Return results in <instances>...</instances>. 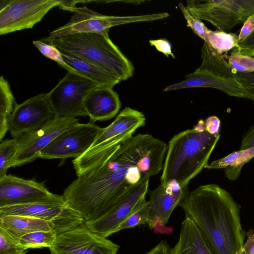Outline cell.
<instances>
[{"instance_id":"cell-34","label":"cell","mask_w":254,"mask_h":254,"mask_svg":"<svg viewBox=\"0 0 254 254\" xmlns=\"http://www.w3.org/2000/svg\"><path fill=\"white\" fill-rule=\"evenodd\" d=\"M235 74L245 91V98L249 99L254 103V72L236 73Z\"/></svg>"},{"instance_id":"cell-17","label":"cell","mask_w":254,"mask_h":254,"mask_svg":"<svg viewBox=\"0 0 254 254\" xmlns=\"http://www.w3.org/2000/svg\"><path fill=\"white\" fill-rule=\"evenodd\" d=\"M194 87H208L223 91L229 96L245 98V93L241 83L236 79L218 76L213 73L198 68L194 72L185 75V79L170 85L164 91Z\"/></svg>"},{"instance_id":"cell-4","label":"cell","mask_w":254,"mask_h":254,"mask_svg":"<svg viewBox=\"0 0 254 254\" xmlns=\"http://www.w3.org/2000/svg\"><path fill=\"white\" fill-rule=\"evenodd\" d=\"M40 40L99 67L120 81L133 75V64L111 41L109 33H79Z\"/></svg>"},{"instance_id":"cell-5","label":"cell","mask_w":254,"mask_h":254,"mask_svg":"<svg viewBox=\"0 0 254 254\" xmlns=\"http://www.w3.org/2000/svg\"><path fill=\"white\" fill-rule=\"evenodd\" d=\"M73 12L65 25L50 32L48 38H60L79 33H109L112 27L136 22L152 21L169 16L166 12L135 16L106 15L94 11L85 6H73L67 9Z\"/></svg>"},{"instance_id":"cell-42","label":"cell","mask_w":254,"mask_h":254,"mask_svg":"<svg viewBox=\"0 0 254 254\" xmlns=\"http://www.w3.org/2000/svg\"><path fill=\"white\" fill-rule=\"evenodd\" d=\"M241 254H247L244 249L243 250Z\"/></svg>"},{"instance_id":"cell-29","label":"cell","mask_w":254,"mask_h":254,"mask_svg":"<svg viewBox=\"0 0 254 254\" xmlns=\"http://www.w3.org/2000/svg\"><path fill=\"white\" fill-rule=\"evenodd\" d=\"M224 56L234 73L254 72V57L244 55L237 49Z\"/></svg>"},{"instance_id":"cell-13","label":"cell","mask_w":254,"mask_h":254,"mask_svg":"<svg viewBox=\"0 0 254 254\" xmlns=\"http://www.w3.org/2000/svg\"><path fill=\"white\" fill-rule=\"evenodd\" d=\"M42 184L11 174L0 179V207L38 202H64Z\"/></svg>"},{"instance_id":"cell-41","label":"cell","mask_w":254,"mask_h":254,"mask_svg":"<svg viewBox=\"0 0 254 254\" xmlns=\"http://www.w3.org/2000/svg\"><path fill=\"white\" fill-rule=\"evenodd\" d=\"M247 238L243 249L247 254H254V230H249L247 233Z\"/></svg>"},{"instance_id":"cell-35","label":"cell","mask_w":254,"mask_h":254,"mask_svg":"<svg viewBox=\"0 0 254 254\" xmlns=\"http://www.w3.org/2000/svg\"><path fill=\"white\" fill-rule=\"evenodd\" d=\"M236 49L244 55L254 57V30Z\"/></svg>"},{"instance_id":"cell-8","label":"cell","mask_w":254,"mask_h":254,"mask_svg":"<svg viewBox=\"0 0 254 254\" xmlns=\"http://www.w3.org/2000/svg\"><path fill=\"white\" fill-rule=\"evenodd\" d=\"M79 124L76 118L56 116L40 128L24 132L14 138L16 151L11 167L33 161L41 150L65 130Z\"/></svg>"},{"instance_id":"cell-20","label":"cell","mask_w":254,"mask_h":254,"mask_svg":"<svg viewBox=\"0 0 254 254\" xmlns=\"http://www.w3.org/2000/svg\"><path fill=\"white\" fill-rule=\"evenodd\" d=\"M0 228L2 229L19 243L23 236L37 231L54 232V223L45 220L24 215L0 216Z\"/></svg>"},{"instance_id":"cell-9","label":"cell","mask_w":254,"mask_h":254,"mask_svg":"<svg viewBox=\"0 0 254 254\" xmlns=\"http://www.w3.org/2000/svg\"><path fill=\"white\" fill-rule=\"evenodd\" d=\"M60 0H8L0 9V35L31 29Z\"/></svg>"},{"instance_id":"cell-40","label":"cell","mask_w":254,"mask_h":254,"mask_svg":"<svg viewBox=\"0 0 254 254\" xmlns=\"http://www.w3.org/2000/svg\"><path fill=\"white\" fill-rule=\"evenodd\" d=\"M171 249L166 241H162L146 254H170Z\"/></svg>"},{"instance_id":"cell-23","label":"cell","mask_w":254,"mask_h":254,"mask_svg":"<svg viewBox=\"0 0 254 254\" xmlns=\"http://www.w3.org/2000/svg\"><path fill=\"white\" fill-rule=\"evenodd\" d=\"M254 157V147L234 151L207 164L204 168L224 169L225 177L231 181H235L240 176L244 165Z\"/></svg>"},{"instance_id":"cell-6","label":"cell","mask_w":254,"mask_h":254,"mask_svg":"<svg viewBox=\"0 0 254 254\" xmlns=\"http://www.w3.org/2000/svg\"><path fill=\"white\" fill-rule=\"evenodd\" d=\"M186 7L193 16L228 32L254 14V0H191Z\"/></svg>"},{"instance_id":"cell-24","label":"cell","mask_w":254,"mask_h":254,"mask_svg":"<svg viewBox=\"0 0 254 254\" xmlns=\"http://www.w3.org/2000/svg\"><path fill=\"white\" fill-rule=\"evenodd\" d=\"M201 59L199 69L206 70L219 77L236 78L235 73L230 67L224 55L217 53L205 42L201 49Z\"/></svg>"},{"instance_id":"cell-10","label":"cell","mask_w":254,"mask_h":254,"mask_svg":"<svg viewBox=\"0 0 254 254\" xmlns=\"http://www.w3.org/2000/svg\"><path fill=\"white\" fill-rule=\"evenodd\" d=\"M20 215L33 217L54 224L58 235L83 223L80 215L65 201L38 202L0 207V216Z\"/></svg>"},{"instance_id":"cell-38","label":"cell","mask_w":254,"mask_h":254,"mask_svg":"<svg viewBox=\"0 0 254 254\" xmlns=\"http://www.w3.org/2000/svg\"><path fill=\"white\" fill-rule=\"evenodd\" d=\"M205 130L212 134H219L221 122L215 116L209 117L205 121Z\"/></svg>"},{"instance_id":"cell-14","label":"cell","mask_w":254,"mask_h":254,"mask_svg":"<svg viewBox=\"0 0 254 254\" xmlns=\"http://www.w3.org/2000/svg\"><path fill=\"white\" fill-rule=\"evenodd\" d=\"M56 117L47 96L41 93L21 104L15 103L8 120V130L12 138L43 127Z\"/></svg>"},{"instance_id":"cell-15","label":"cell","mask_w":254,"mask_h":254,"mask_svg":"<svg viewBox=\"0 0 254 254\" xmlns=\"http://www.w3.org/2000/svg\"><path fill=\"white\" fill-rule=\"evenodd\" d=\"M189 193L188 186L182 187L174 180L160 183L150 191L147 223L150 229L156 233H168L165 226L171 214Z\"/></svg>"},{"instance_id":"cell-22","label":"cell","mask_w":254,"mask_h":254,"mask_svg":"<svg viewBox=\"0 0 254 254\" xmlns=\"http://www.w3.org/2000/svg\"><path fill=\"white\" fill-rule=\"evenodd\" d=\"M61 52L67 64L80 72L83 77L92 81L98 86L113 87L121 81L106 71L93 64L67 53Z\"/></svg>"},{"instance_id":"cell-27","label":"cell","mask_w":254,"mask_h":254,"mask_svg":"<svg viewBox=\"0 0 254 254\" xmlns=\"http://www.w3.org/2000/svg\"><path fill=\"white\" fill-rule=\"evenodd\" d=\"M57 234L53 231H37L26 234L20 239L19 244L25 249L50 248L55 243Z\"/></svg>"},{"instance_id":"cell-2","label":"cell","mask_w":254,"mask_h":254,"mask_svg":"<svg viewBox=\"0 0 254 254\" xmlns=\"http://www.w3.org/2000/svg\"><path fill=\"white\" fill-rule=\"evenodd\" d=\"M195 224L212 254H241L244 234L240 206L217 184L202 185L179 205Z\"/></svg>"},{"instance_id":"cell-7","label":"cell","mask_w":254,"mask_h":254,"mask_svg":"<svg viewBox=\"0 0 254 254\" xmlns=\"http://www.w3.org/2000/svg\"><path fill=\"white\" fill-rule=\"evenodd\" d=\"M97 86L88 79L67 72L47 96L56 116L85 117L84 101Z\"/></svg>"},{"instance_id":"cell-18","label":"cell","mask_w":254,"mask_h":254,"mask_svg":"<svg viewBox=\"0 0 254 254\" xmlns=\"http://www.w3.org/2000/svg\"><path fill=\"white\" fill-rule=\"evenodd\" d=\"M145 117L142 112L127 107L110 125L99 128L97 135L89 149L98 147L124 136L133 135L137 128L145 126Z\"/></svg>"},{"instance_id":"cell-36","label":"cell","mask_w":254,"mask_h":254,"mask_svg":"<svg viewBox=\"0 0 254 254\" xmlns=\"http://www.w3.org/2000/svg\"><path fill=\"white\" fill-rule=\"evenodd\" d=\"M150 44L153 46L159 52L168 57L169 56L175 59V56L172 52L171 45L166 39H160L149 40Z\"/></svg>"},{"instance_id":"cell-33","label":"cell","mask_w":254,"mask_h":254,"mask_svg":"<svg viewBox=\"0 0 254 254\" xmlns=\"http://www.w3.org/2000/svg\"><path fill=\"white\" fill-rule=\"evenodd\" d=\"M179 6L187 22V26L190 27L195 34L206 42L208 28L200 19L191 15L182 2L179 3Z\"/></svg>"},{"instance_id":"cell-26","label":"cell","mask_w":254,"mask_h":254,"mask_svg":"<svg viewBox=\"0 0 254 254\" xmlns=\"http://www.w3.org/2000/svg\"><path fill=\"white\" fill-rule=\"evenodd\" d=\"M205 42L217 53L223 54L235 48H238L239 36L233 33L208 29Z\"/></svg>"},{"instance_id":"cell-28","label":"cell","mask_w":254,"mask_h":254,"mask_svg":"<svg viewBox=\"0 0 254 254\" xmlns=\"http://www.w3.org/2000/svg\"><path fill=\"white\" fill-rule=\"evenodd\" d=\"M33 44L43 55L56 62L60 66L67 70V72L83 77L80 72L66 64L62 52L55 46L40 40L33 41Z\"/></svg>"},{"instance_id":"cell-16","label":"cell","mask_w":254,"mask_h":254,"mask_svg":"<svg viewBox=\"0 0 254 254\" xmlns=\"http://www.w3.org/2000/svg\"><path fill=\"white\" fill-rule=\"evenodd\" d=\"M149 179L144 181L120 204L98 219L83 222L91 231L104 238L119 232L121 224L146 199Z\"/></svg>"},{"instance_id":"cell-19","label":"cell","mask_w":254,"mask_h":254,"mask_svg":"<svg viewBox=\"0 0 254 254\" xmlns=\"http://www.w3.org/2000/svg\"><path fill=\"white\" fill-rule=\"evenodd\" d=\"M121 103L118 94L109 86H97L86 96L83 107L91 121H102L114 118Z\"/></svg>"},{"instance_id":"cell-11","label":"cell","mask_w":254,"mask_h":254,"mask_svg":"<svg viewBox=\"0 0 254 254\" xmlns=\"http://www.w3.org/2000/svg\"><path fill=\"white\" fill-rule=\"evenodd\" d=\"M120 247L89 230L84 223L57 235L51 254H117Z\"/></svg>"},{"instance_id":"cell-39","label":"cell","mask_w":254,"mask_h":254,"mask_svg":"<svg viewBox=\"0 0 254 254\" xmlns=\"http://www.w3.org/2000/svg\"><path fill=\"white\" fill-rule=\"evenodd\" d=\"M254 147V125L252 126L242 139L240 150Z\"/></svg>"},{"instance_id":"cell-3","label":"cell","mask_w":254,"mask_h":254,"mask_svg":"<svg viewBox=\"0 0 254 254\" xmlns=\"http://www.w3.org/2000/svg\"><path fill=\"white\" fill-rule=\"evenodd\" d=\"M219 138L220 134L193 128L175 135L168 143L160 183L174 180L188 186L208 164Z\"/></svg>"},{"instance_id":"cell-12","label":"cell","mask_w":254,"mask_h":254,"mask_svg":"<svg viewBox=\"0 0 254 254\" xmlns=\"http://www.w3.org/2000/svg\"><path fill=\"white\" fill-rule=\"evenodd\" d=\"M99 128L91 122L79 123L59 135L40 151L38 157L46 159L77 158L90 147Z\"/></svg>"},{"instance_id":"cell-25","label":"cell","mask_w":254,"mask_h":254,"mask_svg":"<svg viewBox=\"0 0 254 254\" xmlns=\"http://www.w3.org/2000/svg\"><path fill=\"white\" fill-rule=\"evenodd\" d=\"M15 100L8 81L0 78V141L8 130V120L14 107Z\"/></svg>"},{"instance_id":"cell-37","label":"cell","mask_w":254,"mask_h":254,"mask_svg":"<svg viewBox=\"0 0 254 254\" xmlns=\"http://www.w3.org/2000/svg\"><path fill=\"white\" fill-rule=\"evenodd\" d=\"M254 30V14L244 23L239 36L238 44L243 42Z\"/></svg>"},{"instance_id":"cell-30","label":"cell","mask_w":254,"mask_h":254,"mask_svg":"<svg viewBox=\"0 0 254 254\" xmlns=\"http://www.w3.org/2000/svg\"><path fill=\"white\" fill-rule=\"evenodd\" d=\"M16 151V142L14 138L0 141V179L7 175Z\"/></svg>"},{"instance_id":"cell-1","label":"cell","mask_w":254,"mask_h":254,"mask_svg":"<svg viewBox=\"0 0 254 254\" xmlns=\"http://www.w3.org/2000/svg\"><path fill=\"white\" fill-rule=\"evenodd\" d=\"M167 147L151 134L139 133L88 149L72 160L77 178L64 190V200L83 222L98 219L163 169Z\"/></svg>"},{"instance_id":"cell-31","label":"cell","mask_w":254,"mask_h":254,"mask_svg":"<svg viewBox=\"0 0 254 254\" xmlns=\"http://www.w3.org/2000/svg\"><path fill=\"white\" fill-rule=\"evenodd\" d=\"M149 210V201L145 199L141 205L121 224L119 228V231L147 223L148 220Z\"/></svg>"},{"instance_id":"cell-21","label":"cell","mask_w":254,"mask_h":254,"mask_svg":"<svg viewBox=\"0 0 254 254\" xmlns=\"http://www.w3.org/2000/svg\"><path fill=\"white\" fill-rule=\"evenodd\" d=\"M170 254H212L201 233L189 217L181 224L179 240Z\"/></svg>"},{"instance_id":"cell-32","label":"cell","mask_w":254,"mask_h":254,"mask_svg":"<svg viewBox=\"0 0 254 254\" xmlns=\"http://www.w3.org/2000/svg\"><path fill=\"white\" fill-rule=\"evenodd\" d=\"M25 250L5 231L0 228V254H26Z\"/></svg>"}]
</instances>
